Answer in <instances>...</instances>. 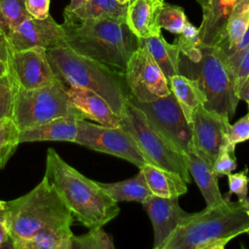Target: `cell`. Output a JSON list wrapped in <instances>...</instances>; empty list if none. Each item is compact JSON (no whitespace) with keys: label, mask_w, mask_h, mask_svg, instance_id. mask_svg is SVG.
I'll use <instances>...</instances> for the list:
<instances>
[{"label":"cell","mask_w":249,"mask_h":249,"mask_svg":"<svg viewBox=\"0 0 249 249\" xmlns=\"http://www.w3.org/2000/svg\"><path fill=\"white\" fill-rule=\"evenodd\" d=\"M249 231V200H226L189 213L160 249H223Z\"/></svg>","instance_id":"6da1fadb"},{"label":"cell","mask_w":249,"mask_h":249,"mask_svg":"<svg viewBox=\"0 0 249 249\" xmlns=\"http://www.w3.org/2000/svg\"><path fill=\"white\" fill-rule=\"evenodd\" d=\"M73 216L89 229L103 227L120 213L118 202L98 184L67 163L50 148L44 175Z\"/></svg>","instance_id":"7a4b0ae2"},{"label":"cell","mask_w":249,"mask_h":249,"mask_svg":"<svg viewBox=\"0 0 249 249\" xmlns=\"http://www.w3.org/2000/svg\"><path fill=\"white\" fill-rule=\"evenodd\" d=\"M63 17L61 26L67 47L81 55L124 73L130 55L140 46V39L125 21L79 19L69 15Z\"/></svg>","instance_id":"3957f363"},{"label":"cell","mask_w":249,"mask_h":249,"mask_svg":"<svg viewBox=\"0 0 249 249\" xmlns=\"http://www.w3.org/2000/svg\"><path fill=\"white\" fill-rule=\"evenodd\" d=\"M46 53L56 80L66 88L76 86L96 92L121 117L129 96L124 72L81 55L69 47L48 49Z\"/></svg>","instance_id":"277c9868"},{"label":"cell","mask_w":249,"mask_h":249,"mask_svg":"<svg viewBox=\"0 0 249 249\" xmlns=\"http://www.w3.org/2000/svg\"><path fill=\"white\" fill-rule=\"evenodd\" d=\"M6 210L11 244L43 228L73 222V214L45 176L29 193L6 201Z\"/></svg>","instance_id":"5b68a950"},{"label":"cell","mask_w":249,"mask_h":249,"mask_svg":"<svg viewBox=\"0 0 249 249\" xmlns=\"http://www.w3.org/2000/svg\"><path fill=\"white\" fill-rule=\"evenodd\" d=\"M200 51L196 62L180 54L179 73L197 81L206 98L203 105L206 109L231 120L240 99L227 56L215 46L200 44Z\"/></svg>","instance_id":"8992f818"},{"label":"cell","mask_w":249,"mask_h":249,"mask_svg":"<svg viewBox=\"0 0 249 249\" xmlns=\"http://www.w3.org/2000/svg\"><path fill=\"white\" fill-rule=\"evenodd\" d=\"M63 116L85 119L72 103L67 88L58 80L33 89H25L15 81L13 120L19 130L45 124Z\"/></svg>","instance_id":"52a82bcc"},{"label":"cell","mask_w":249,"mask_h":249,"mask_svg":"<svg viewBox=\"0 0 249 249\" xmlns=\"http://www.w3.org/2000/svg\"><path fill=\"white\" fill-rule=\"evenodd\" d=\"M120 125L131 134L148 163L177 173L186 183L191 182L187 156L157 131L129 98L120 117Z\"/></svg>","instance_id":"ba28073f"},{"label":"cell","mask_w":249,"mask_h":249,"mask_svg":"<svg viewBox=\"0 0 249 249\" xmlns=\"http://www.w3.org/2000/svg\"><path fill=\"white\" fill-rule=\"evenodd\" d=\"M75 143L121 158L138 168L148 163L131 134L121 125L106 126L79 119Z\"/></svg>","instance_id":"9c48e42d"},{"label":"cell","mask_w":249,"mask_h":249,"mask_svg":"<svg viewBox=\"0 0 249 249\" xmlns=\"http://www.w3.org/2000/svg\"><path fill=\"white\" fill-rule=\"evenodd\" d=\"M129 100L146 116L150 124L162 134L177 150L185 155L192 143V124L186 120L173 93L149 102L128 96Z\"/></svg>","instance_id":"30bf717a"},{"label":"cell","mask_w":249,"mask_h":249,"mask_svg":"<svg viewBox=\"0 0 249 249\" xmlns=\"http://www.w3.org/2000/svg\"><path fill=\"white\" fill-rule=\"evenodd\" d=\"M124 76L129 95L138 101L149 102L171 93L163 72L141 42L127 61Z\"/></svg>","instance_id":"8fae6325"},{"label":"cell","mask_w":249,"mask_h":249,"mask_svg":"<svg viewBox=\"0 0 249 249\" xmlns=\"http://www.w3.org/2000/svg\"><path fill=\"white\" fill-rule=\"evenodd\" d=\"M231 120L224 115L199 105L192 118V145L213 165L219 150L227 142L226 135Z\"/></svg>","instance_id":"7c38bea8"},{"label":"cell","mask_w":249,"mask_h":249,"mask_svg":"<svg viewBox=\"0 0 249 249\" xmlns=\"http://www.w3.org/2000/svg\"><path fill=\"white\" fill-rule=\"evenodd\" d=\"M8 45L13 51H22L35 47L46 50L67 47L64 31L51 15L39 19L27 18L6 36Z\"/></svg>","instance_id":"4fadbf2b"},{"label":"cell","mask_w":249,"mask_h":249,"mask_svg":"<svg viewBox=\"0 0 249 249\" xmlns=\"http://www.w3.org/2000/svg\"><path fill=\"white\" fill-rule=\"evenodd\" d=\"M9 72L16 83L25 89L42 88L56 81L46 49L40 47L22 51L11 50Z\"/></svg>","instance_id":"5bb4252c"},{"label":"cell","mask_w":249,"mask_h":249,"mask_svg":"<svg viewBox=\"0 0 249 249\" xmlns=\"http://www.w3.org/2000/svg\"><path fill=\"white\" fill-rule=\"evenodd\" d=\"M154 231V249H160L183 219L189 214L178 202V197H161L150 195L142 202Z\"/></svg>","instance_id":"9a60e30c"},{"label":"cell","mask_w":249,"mask_h":249,"mask_svg":"<svg viewBox=\"0 0 249 249\" xmlns=\"http://www.w3.org/2000/svg\"><path fill=\"white\" fill-rule=\"evenodd\" d=\"M240 0H196L202 11L199 30L200 43L218 46L221 42L228 19Z\"/></svg>","instance_id":"2e32d148"},{"label":"cell","mask_w":249,"mask_h":249,"mask_svg":"<svg viewBox=\"0 0 249 249\" xmlns=\"http://www.w3.org/2000/svg\"><path fill=\"white\" fill-rule=\"evenodd\" d=\"M68 95L74 106L85 119L106 126H120V118L113 112L107 101L96 92L76 86L67 88Z\"/></svg>","instance_id":"e0dca14e"},{"label":"cell","mask_w":249,"mask_h":249,"mask_svg":"<svg viewBox=\"0 0 249 249\" xmlns=\"http://www.w3.org/2000/svg\"><path fill=\"white\" fill-rule=\"evenodd\" d=\"M164 0H131L127 6L125 22L139 39L161 34L158 25L159 14Z\"/></svg>","instance_id":"ac0fdd59"},{"label":"cell","mask_w":249,"mask_h":249,"mask_svg":"<svg viewBox=\"0 0 249 249\" xmlns=\"http://www.w3.org/2000/svg\"><path fill=\"white\" fill-rule=\"evenodd\" d=\"M186 156L189 172L200 190L206 206L211 207L223 203L226 197L222 196L219 190L218 176L212 165L196 150L192 143Z\"/></svg>","instance_id":"d6986e66"},{"label":"cell","mask_w":249,"mask_h":249,"mask_svg":"<svg viewBox=\"0 0 249 249\" xmlns=\"http://www.w3.org/2000/svg\"><path fill=\"white\" fill-rule=\"evenodd\" d=\"M78 120L75 116H63L45 124L29 127L19 132V142L67 141L74 142L78 131Z\"/></svg>","instance_id":"ffe728a7"},{"label":"cell","mask_w":249,"mask_h":249,"mask_svg":"<svg viewBox=\"0 0 249 249\" xmlns=\"http://www.w3.org/2000/svg\"><path fill=\"white\" fill-rule=\"evenodd\" d=\"M72 223H61L43 228L32 236L12 243L15 249H72Z\"/></svg>","instance_id":"44dd1931"},{"label":"cell","mask_w":249,"mask_h":249,"mask_svg":"<svg viewBox=\"0 0 249 249\" xmlns=\"http://www.w3.org/2000/svg\"><path fill=\"white\" fill-rule=\"evenodd\" d=\"M151 193L161 197H179L187 193V183L177 173L165 170L151 163L139 168Z\"/></svg>","instance_id":"7402d4cb"},{"label":"cell","mask_w":249,"mask_h":249,"mask_svg":"<svg viewBox=\"0 0 249 249\" xmlns=\"http://www.w3.org/2000/svg\"><path fill=\"white\" fill-rule=\"evenodd\" d=\"M168 85L186 120L191 124L196 109L199 105H204L206 101L197 81L179 73L169 78Z\"/></svg>","instance_id":"603a6c76"},{"label":"cell","mask_w":249,"mask_h":249,"mask_svg":"<svg viewBox=\"0 0 249 249\" xmlns=\"http://www.w3.org/2000/svg\"><path fill=\"white\" fill-rule=\"evenodd\" d=\"M140 42L148 49L167 81L170 77L179 74L180 49L175 42L167 43L161 34L140 39Z\"/></svg>","instance_id":"cb8c5ba5"},{"label":"cell","mask_w":249,"mask_h":249,"mask_svg":"<svg viewBox=\"0 0 249 249\" xmlns=\"http://www.w3.org/2000/svg\"><path fill=\"white\" fill-rule=\"evenodd\" d=\"M249 27V0H240L233 8L218 47L229 57Z\"/></svg>","instance_id":"d4e9b609"},{"label":"cell","mask_w":249,"mask_h":249,"mask_svg":"<svg viewBox=\"0 0 249 249\" xmlns=\"http://www.w3.org/2000/svg\"><path fill=\"white\" fill-rule=\"evenodd\" d=\"M128 4H121L117 0H89L74 12H63L79 19L106 18L125 21Z\"/></svg>","instance_id":"484cf974"},{"label":"cell","mask_w":249,"mask_h":249,"mask_svg":"<svg viewBox=\"0 0 249 249\" xmlns=\"http://www.w3.org/2000/svg\"><path fill=\"white\" fill-rule=\"evenodd\" d=\"M98 184L107 192V194L117 202L120 201H136L142 202L147 196L152 195L149 190L142 172H139L124 181L115 183H100Z\"/></svg>","instance_id":"4316f807"},{"label":"cell","mask_w":249,"mask_h":249,"mask_svg":"<svg viewBox=\"0 0 249 249\" xmlns=\"http://www.w3.org/2000/svg\"><path fill=\"white\" fill-rule=\"evenodd\" d=\"M29 17L24 0H0V32L5 37Z\"/></svg>","instance_id":"83f0119b"},{"label":"cell","mask_w":249,"mask_h":249,"mask_svg":"<svg viewBox=\"0 0 249 249\" xmlns=\"http://www.w3.org/2000/svg\"><path fill=\"white\" fill-rule=\"evenodd\" d=\"M20 130L13 118L0 119V169L4 168L8 160L17 151Z\"/></svg>","instance_id":"f1b7e54d"},{"label":"cell","mask_w":249,"mask_h":249,"mask_svg":"<svg viewBox=\"0 0 249 249\" xmlns=\"http://www.w3.org/2000/svg\"><path fill=\"white\" fill-rule=\"evenodd\" d=\"M113 237L102 227L92 228L82 235H74L72 249H114Z\"/></svg>","instance_id":"f546056e"},{"label":"cell","mask_w":249,"mask_h":249,"mask_svg":"<svg viewBox=\"0 0 249 249\" xmlns=\"http://www.w3.org/2000/svg\"><path fill=\"white\" fill-rule=\"evenodd\" d=\"M188 21L183 8L166 3L162 6L158 17V25L160 29L163 28L178 35L183 31Z\"/></svg>","instance_id":"4dcf8cb0"},{"label":"cell","mask_w":249,"mask_h":249,"mask_svg":"<svg viewBox=\"0 0 249 249\" xmlns=\"http://www.w3.org/2000/svg\"><path fill=\"white\" fill-rule=\"evenodd\" d=\"M15 101V79L12 74L0 77V119L13 118Z\"/></svg>","instance_id":"1f68e13d"},{"label":"cell","mask_w":249,"mask_h":249,"mask_svg":"<svg viewBox=\"0 0 249 249\" xmlns=\"http://www.w3.org/2000/svg\"><path fill=\"white\" fill-rule=\"evenodd\" d=\"M235 146L225 143L221 146L218 156L212 165L214 172L217 176L228 175L235 170L236 168V158L234 155Z\"/></svg>","instance_id":"d6a6232c"},{"label":"cell","mask_w":249,"mask_h":249,"mask_svg":"<svg viewBox=\"0 0 249 249\" xmlns=\"http://www.w3.org/2000/svg\"><path fill=\"white\" fill-rule=\"evenodd\" d=\"M228 176V185H229V193L227 197H231V195H235L238 200L246 201L248 198V168L245 167L243 170L235 173H230Z\"/></svg>","instance_id":"836d02e7"},{"label":"cell","mask_w":249,"mask_h":249,"mask_svg":"<svg viewBox=\"0 0 249 249\" xmlns=\"http://www.w3.org/2000/svg\"><path fill=\"white\" fill-rule=\"evenodd\" d=\"M234 76L235 88L238 92L249 77V46L231 62L229 63Z\"/></svg>","instance_id":"e575fe53"},{"label":"cell","mask_w":249,"mask_h":249,"mask_svg":"<svg viewBox=\"0 0 249 249\" xmlns=\"http://www.w3.org/2000/svg\"><path fill=\"white\" fill-rule=\"evenodd\" d=\"M227 143L236 146L238 143L249 140V112L237 120L233 124H230L227 135Z\"/></svg>","instance_id":"d590c367"},{"label":"cell","mask_w":249,"mask_h":249,"mask_svg":"<svg viewBox=\"0 0 249 249\" xmlns=\"http://www.w3.org/2000/svg\"><path fill=\"white\" fill-rule=\"evenodd\" d=\"M28 14L39 19L46 18L50 14V0H24Z\"/></svg>","instance_id":"8d00e7d4"},{"label":"cell","mask_w":249,"mask_h":249,"mask_svg":"<svg viewBox=\"0 0 249 249\" xmlns=\"http://www.w3.org/2000/svg\"><path fill=\"white\" fill-rule=\"evenodd\" d=\"M7 246L12 247V244L8 227L6 201H3L0 203V248Z\"/></svg>","instance_id":"74e56055"},{"label":"cell","mask_w":249,"mask_h":249,"mask_svg":"<svg viewBox=\"0 0 249 249\" xmlns=\"http://www.w3.org/2000/svg\"><path fill=\"white\" fill-rule=\"evenodd\" d=\"M10 46L4 35L0 34V77L9 73L10 70Z\"/></svg>","instance_id":"f35d334b"},{"label":"cell","mask_w":249,"mask_h":249,"mask_svg":"<svg viewBox=\"0 0 249 249\" xmlns=\"http://www.w3.org/2000/svg\"><path fill=\"white\" fill-rule=\"evenodd\" d=\"M248 46H249V27L247 28V30H246L244 36L242 37V39L240 40V42L238 43V45H237L236 48L234 49L233 53H232L229 57H227L228 63L231 62L232 60H234Z\"/></svg>","instance_id":"ab89813d"},{"label":"cell","mask_w":249,"mask_h":249,"mask_svg":"<svg viewBox=\"0 0 249 249\" xmlns=\"http://www.w3.org/2000/svg\"><path fill=\"white\" fill-rule=\"evenodd\" d=\"M238 97L240 100H244L249 108V77L241 87L239 92H238Z\"/></svg>","instance_id":"60d3db41"},{"label":"cell","mask_w":249,"mask_h":249,"mask_svg":"<svg viewBox=\"0 0 249 249\" xmlns=\"http://www.w3.org/2000/svg\"><path fill=\"white\" fill-rule=\"evenodd\" d=\"M89 0H70L69 4L65 7L64 12H74L75 10H77L78 8L82 7L84 4H86Z\"/></svg>","instance_id":"b9f144b4"},{"label":"cell","mask_w":249,"mask_h":249,"mask_svg":"<svg viewBox=\"0 0 249 249\" xmlns=\"http://www.w3.org/2000/svg\"><path fill=\"white\" fill-rule=\"evenodd\" d=\"M118 2H120L121 4H129L131 2V0H117Z\"/></svg>","instance_id":"7bdbcfd3"},{"label":"cell","mask_w":249,"mask_h":249,"mask_svg":"<svg viewBox=\"0 0 249 249\" xmlns=\"http://www.w3.org/2000/svg\"><path fill=\"white\" fill-rule=\"evenodd\" d=\"M3 202V200H0V203H2Z\"/></svg>","instance_id":"ee69618b"},{"label":"cell","mask_w":249,"mask_h":249,"mask_svg":"<svg viewBox=\"0 0 249 249\" xmlns=\"http://www.w3.org/2000/svg\"><path fill=\"white\" fill-rule=\"evenodd\" d=\"M246 233H248V235H249V231H247V232H246Z\"/></svg>","instance_id":"f6af8a7d"},{"label":"cell","mask_w":249,"mask_h":249,"mask_svg":"<svg viewBox=\"0 0 249 249\" xmlns=\"http://www.w3.org/2000/svg\"><path fill=\"white\" fill-rule=\"evenodd\" d=\"M0 34H1V35H3V34H2V33H1V32H0Z\"/></svg>","instance_id":"bcb514c9"}]
</instances>
